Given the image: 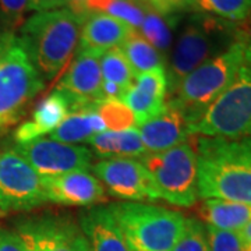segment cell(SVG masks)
Returning a JSON list of instances; mask_svg holds the SVG:
<instances>
[{
  "label": "cell",
  "instance_id": "6da1fadb",
  "mask_svg": "<svg viewBox=\"0 0 251 251\" xmlns=\"http://www.w3.org/2000/svg\"><path fill=\"white\" fill-rule=\"evenodd\" d=\"M198 197L251 204V137H200Z\"/></svg>",
  "mask_w": 251,
  "mask_h": 251
},
{
  "label": "cell",
  "instance_id": "7a4b0ae2",
  "mask_svg": "<svg viewBox=\"0 0 251 251\" xmlns=\"http://www.w3.org/2000/svg\"><path fill=\"white\" fill-rule=\"evenodd\" d=\"M84 20L67 9L39 11L20 28V44L44 80L64 70L80 44Z\"/></svg>",
  "mask_w": 251,
  "mask_h": 251
},
{
  "label": "cell",
  "instance_id": "3957f363",
  "mask_svg": "<svg viewBox=\"0 0 251 251\" xmlns=\"http://www.w3.org/2000/svg\"><path fill=\"white\" fill-rule=\"evenodd\" d=\"M246 35L242 32L225 52L186 75L171 94L169 103L186 116L190 128L233 82L243 62Z\"/></svg>",
  "mask_w": 251,
  "mask_h": 251
},
{
  "label": "cell",
  "instance_id": "277c9868",
  "mask_svg": "<svg viewBox=\"0 0 251 251\" xmlns=\"http://www.w3.org/2000/svg\"><path fill=\"white\" fill-rule=\"evenodd\" d=\"M240 34L232 21L202 13L190 17L172 49L171 67L166 73L169 94L202 63L225 52Z\"/></svg>",
  "mask_w": 251,
  "mask_h": 251
},
{
  "label": "cell",
  "instance_id": "5b68a950",
  "mask_svg": "<svg viewBox=\"0 0 251 251\" xmlns=\"http://www.w3.org/2000/svg\"><path fill=\"white\" fill-rule=\"evenodd\" d=\"M190 134L219 138L251 137V32L233 82L190 128Z\"/></svg>",
  "mask_w": 251,
  "mask_h": 251
},
{
  "label": "cell",
  "instance_id": "8992f818",
  "mask_svg": "<svg viewBox=\"0 0 251 251\" xmlns=\"http://www.w3.org/2000/svg\"><path fill=\"white\" fill-rule=\"evenodd\" d=\"M110 209L131 251H172L184 230L186 216L145 202H117Z\"/></svg>",
  "mask_w": 251,
  "mask_h": 251
},
{
  "label": "cell",
  "instance_id": "52a82bcc",
  "mask_svg": "<svg viewBox=\"0 0 251 251\" xmlns=\"http://www.w3.org/2000/svg\"><path fill=\"white\" fill-rule=\"evenodd\" d=\"M159 200L190 208L198 200V161L188 143L162 152H147L140 158Z\"/></svg>",
  "mask_w": 251,
  "mask_h": 251
},
{
  "label": "cell",
  "instance_id": "ba28073f",
  "mask_svg": "<svg viewBox=\"0 0 251 251\" xmlns=\"http://www.w3.org/2000/svg\"><path fill=\"white\" fill-rule=\"evenodd\" d=\"M45 88V80L29 60L17 36L0 64V133L24 116L27 106Z\"/></svg>",
  "mask_w": 251,
  "mask_h": 251
},
{
  "label": "cell",
  "instance_id": "9c48e42d",
  "mask_svg": "<svg viewBox=\"0 0 251 251\" xmlns=\"http://www.w3.org/2000/svg\"><path fill=\"white\" fill-rule=\"evenodd\" d=\"M45 202L42 179L32 166L14 148L0 152V211H31Z\"/></svg>",
  "mask_w": 251,
  "mask_h": 251
},
{
  "label": "cell",
  "instance_id": "30bf717a",
  "mask_svg": "<svg viewBox=\"0 0 251 251\" xmlns=\"http://www.w3.org/2000/svg\"><path fill=\"white\" fill-rule=\"evenodd\" d=\"M14 232L28 251H90L78 222L62 214L44 212L20 221Z\"/></svg>",
  "mask_w": 251,
  "mask_h": 251
},
{
  "label": "cell",
  "instance_id": "8fae6325",
  "mask_svg": "<svg viewBox=\"0 0 251 251\" xmlns=\"http://www.w3.org/2000/svg\"><path fill=\"white\" fill-rule=\"evenodd\" d=\"M14 150L32 166V169L41 177L88 171L94 165V153L90 148L77 144L54 141L46 137L24 144H16Z\"/></svg>",
  "mask_w": 251,
  "mask_h": 251
},
{
  "label": "cell",
  "instance_id": "7c38bea8",
  "mask_svg": "<svg viewBox=\"0 0 251 251\" xmlns=\"http://www.w3.org/2000/svg\"><path fill=\"white\" fill-rule=\"evenodd\" d=\"M92 171L105 190L120 200L130 202L159 200L140 159L108 158L94 163Z\"/></svg>",
  "mask_w": 251,
  "mask_h": 251
},
{
  "label": "cell",
  "instance_id": "4fadbf2b",
  "mask_svg": "<svg viewBox=\"0 0 251 251\" xmlns=\"http://www.w3.org/2000/svg\"><path fill=\"white\" fill-rule=\"evenodd\" d=\"M100 54L77 50L70 69L63 74L56 90L64 94L72 103L73 112L85 108H97L102 94V73L99 64Z\"/></svg>",
  "mask_w": 251,
  "mask_h": 251
},
{
  "label": "cell",
  "instance_id": "5bb4252c",
  "mask_svg": "<svg viewBox=\"0 0 251 251\" xmlns=\"http://www.w3.org/2000/svg\"><path fill=\"white\" fill-rule=\"evenodd\" d=\"M46 201L67 206H94L106 201V190L98 177L87 171H77L41 177Z\"/></svg>",
  "mask_w": 251,
  "mask_h": 251
},
{
  "label": "cell",
  "instance_id": "9a60e30c",
  "mask_svg": "<svg viewBox=\"0 0 251 251\" xmlns=\"http://www.w3.org/2000/svg\"><path fill=\"white\" fill-rule=\"evenodd\" d=\"M166 69H153L135 77L131 88L120 98L134 113L137 126L159 115L166 106L168 95Z\"/></svg>",
  "mask_w": 251,
  "mask_h": 251
},
{
  "label": "cell",
  "instance_id": "2e32d148",
  "mask_svg": "<svg viewBox=\"0 0 251 251\" xmlns=\"http://www.w3.org/2000/svg\"><path fill=\"white\" fill-rule=\"evenodd\" d=\"M147 152H162L186 143L190 134V123L186 116L169 102L159 115L145 122L138 128Z\"/></svg>",
  "mask_w": 251,
  "mask_h": 251
},
{
  "label": "cell",
  "instance_id": "e0dca14e",
  "mask_svg": "<svg viewBox=\"0 0 251 251\" xmlns=\"http://www.w3.org/2000/svg\"><path fill=\"white\" fill-rule=\"evenodd\" d=\"M90 251H131L110 206H90L78 218Z\"/></svg>",
  "mask_w": 251,
  "mask_h": 251
},
{
  "label": "cell",
  "instance_id": "ac0fdd59",
  "mask_svg": "<svg viewBox=\"0 0 251 251\" xmlns=\"http://www.w3.org/2000/svg\"><path fill=\"white\" fill-rule=\"evenodd\" d=\"M72 112V103L67 97L54 90L36 105L28 120L18 126L14 133L16 143L24 144L50 134Z\"/></svg>",
  "mask_w": 251,
  "mask_h": 251
},
{
  "label": "cell",
  "instance_id": "d6986e66",
  "mask_svg": "<svg viewBox=\"0 0 251 251\" xmlns=\"http://www.w3.org/2000/svg\"><path fill=\"white\" fill-rule=\"evenodd\" d=\"M133 31L134 28L119 18L112 17L106 13H94L85 18L82 24L77 50L105 53L109 49L122 45Z\"/></svg>",
  "mask_w": 251,
  "mask_h": 251
},
{
  "label": "cell",
  "instance_id": "ffe728a7",
  "mask_svg": "<svg viewBox=\"0 0 251 251\" xmlns=\"http://www.w3.org/2000/svg\"><path fill=\"white\" fill-rule=\"evenodd\" d=\"M197 214L200 221L206 226L237 233L251 222V204L219 198H201Z\"/></svg>",
  "mask_w": 251,
  "mask_h": 251
},
{
  "label": "cell",
  "instance_id": "44dd1931",
  "mask_svg": "<svg viewBox=\"0 0 251 251\" xmlns=\"http://www.w3.org/2000/svg\"><path fill=\"white\" fill-rule=\"evenodd\" d=\"M87 144H90V147L92 148L91 151L102 156L103 159L141 158L147 153L137 127L120 130V131L106 130L103 133L94 135L87 141Z\"/></svg>",
  "mask_w": 251,
  "mask_h": 251
},
{
  "label": "cell",
  "instance_id": "7402d4cb",
  "mask_svg": "<svg viewBox=\"0 0 251 251\" xmlns=\"http://www.w3.org/2000/svg\"><path fill=\"white\" fill-rule=\"evenodd\" d=\"M106 126L95 108L74 110L50 133V138L64 144L87 143L94 135L106 131Z\"/></svg>",
  "mask_w": 251,
  "mask_h": 251
},
{
  "label": "cell",
  "instance_id": "603a6c76",
  "mask_svg": "<svg viewBox=\"0 0 251 251\" xmlns=\"http://www.w3.org/2000/svg\"><path fill=\"white\" fill-rule=\"evenodd\" d=\"M120 49L130 63L135 77L138 74L150 72L153 69H165V57L156 50L137 29H134L125 42L120 45Z\"/></svg>",
  "mask_w": 251,
  "mask_h": 251
},
{
  "label": "cell",
  "instance_id": "cb8c5ba5",
  "mask_svg": "<svg viewBox=\"0 0 251 251\" xmlns=\"http://www.w3.org/2000/svg\"><path fill=\"white\" fill-rule=\"evenodd\" d=\"M99 64H100V73L103 81L116 84L117 87L123 90L125 94L134 84L135 74L120 46L112 48L105 53L100 54Z\"/></svg>",
  "mask_w": 251,
  "mask_h": 251
},
{
  "label": "cell",
  "instance_id": "d4e9b609",
  "mask_svg": "<svg viewBox=\"0 0 251 251\" xmlns=\"http://www.w3.org/2000/svg\"><path fill=\"white\" fill-rule=\"evenodd\" d=\"M190 9L233 23L250 16L251 0H191Z\"/></svg>",
  "mask_w": 251,
  "mask_h": 251
},
{
  "label": "cell",
  "instance_id": "484cf974",
  "mask_svg": "<svg viewBox=\"0 0 251 251\" xmlns=\"http://www.w3.org/2000/svg\"><path fill=\"white\" fill-rule=\"evenodd\" d=\"M137 31L161 53L169 50L172 44V31L169 21L168 18L161 16L151 7L145 9L143 23Z\"/></svg>",
  "mask_w": 251,
  "mask_h": 251
},
{
  "label": "cell",
  "instance_id": "4316f807",
  "mask_svg": "<svg viewBox=\"0 0 251 251\" xmlns=\"http://www.w3.org/2000/svg\"><path fill=\"white\" fill-rule=\"evenodd\" d=\"M95 109L99 116L102 117L108 130L120 131L137 127L134 113L120 99H103Z\"/></svg>",
  "mask_w": 251,
  "mask_h": 251
},
{
  "label": "cell",
  "instance_id": "83f0119b",
  "mask_svg": "<svg viewBox=\"0 0 251 251\" xmlns=\"http://www.w3.org/2000/svg\"><path fill=\"white\" fill-rule=\"evenodd\" d=\"M172 251H211L205 225L200 219L187 218L184 230Z\"/></svg>",
  "mask_w": 251,
  "mask_h": 251
},
{
  "label": "cell",
  "instance_id": "f1b7e54d",
  "mask_svg": "<svg viewBox=\"0 0 251 251\" xmlns=\"http://www.w3.org/2000/svg\"><path fill=\"white\" fill-rule=\"evenodd\" d=\"M105 13L112 17L119 18L131 28L138 29L144 20L145 7L134 0H112Z\"/></svg>",
  "mask_w": 251,
  "mask_h": 251
},
{
  "label": "cell",
  "instance_id": "f546056e",
  "mask_svg": "<svg viewBox=\"0 0 251 251\" xmlns=\"http://www.w3.org/2000/svg\"><path fill=\"white\" fill-rule=\"evenodd\" d=\"M29 0H0V23L6 32L20 29L25 23Z\"/></svg>",
  "mask_w": 251,
  "mask_h": 251
},
{
  "label": "cell",
  "instance_id": "4dcf8cb0",
  "mask_svg": "<svg viewBox=\"0 0 251 251\" xmlns=\"http://www.w3.org/2000/svg\"><path fill=\"white\" fill-rule=\"evenodd\" d=\"M206 236L211 251H242V240L236 232L206 226Z\"/></svg>",
  "mask_w": 251,
  "mask_h": 251
},
{
  "label": "cell",
  "instance_id": "1f68e13d",
  "mask_svg": "<svg viewBox=\"0 0 251 251\" xmlns=\"http://www.w3.org/2000/svg\"><path fill=\"white\" fill-rule=\"evenodd\" d=\"M150 7L163 17L169 18L183 10L190 9L191 0H147Z\"/></svg>",
  "mask_w": 251,
  "mask_h": 251
},
{
  "label": "cell",
  "instance_id": "d6a6232c",
  "mask_svg": "<svg viewBox=\"0 0 251 251\" xmlns=\"http://www.w3.org/2000/svg\"><path fill=\"white\" fill-rule=\"evenodd\" d=\"M0 251H28L14 230L0 229Z\"/></svg>",
  "mask_w": 251,
  "mask_h": 251
},
{
  "label": "cell",
  "instance_id": "836d02e7",
  "mask_svg": "<svg viewBox=\"0 0 251 251\" xmlns=\"http://www.w3.org/2000/svg\"><path fill=\"white\" fill-rule=\"evenodd\" d=\"M66 6V0H29L28 11H49V10L63 9Z\"/></svg>",
  "mask_w": 251,
  "mask_h": 251
},
{
  "label": "cell",
  "instance_id": "e575fe53",
  "mask_svg": "<svg viewBox=\"0 0 251 251\" xmlns=\"http://www.w3.org/2000/svg\"><path fill=\"white\" fill-rule=\"evenodd\" d=\"M17 42V36L13 32H4L0 35V64L6 59V56L10 52V49Z\"/></svg>",
  "mask_w": 251,
  "mask_h": 251
},
{
  "label": "cell",
  "instance_id": "d590c367",
  "mask_svg": "<svg viewBox=\"0 0 251 251\" xmlns=\"http://www.w3.org/2000/svg\"><path fill=\"white\" fill-rule=\"evenodd\" d=\"M67 10H70L73 14L85 21L88 18V11H87V0H66Z\"/></svg>",
  "mask_w": 251,
  "mask_h": 251
},
{
  "label": "cell",
  "instance_id": "8d00e7d4",
  "mask_svg": "<svg viewBox=\"0 0 251 251\" xmlns=\"http://www.w3.org/2000/svg\"><path fill=\"white\" fill-rule=\"evenodd\" d=\"M242 251H251L250 243H242Z\"/></svg>",
  "mask_w": 251,
  "mask_h": 251
},
{
  "label": "cell",
  "instance_id": "74e56055",
  "mask_svg": "<svg viewBox=\"0 0 251 251\" xmlns=\"http://www.w3.org/2000/svg\"><path fill=\"white\" fill-rule=\"evenodd\" d=\"M134 1H138V3H145L147 0H134Z\"/></svg>",
  "mask_w": 251,
  "mask_h": 251
},
{
  "label": "cell",
  "instance_id": "f35d334b",
  "mask_svg": "<svg viewBox=\"0 0 251 251\" xmlns=\"http://www.w3.org/2000/svg\"><path fill=\"white\" fill-rule=\"evenodd\" d=\"M4 215V214H3V212H1V211H0V218H1V216Z\"/></svg>",
  "mask_w": 251,
  "mask_h": 251
}]
</instances>
